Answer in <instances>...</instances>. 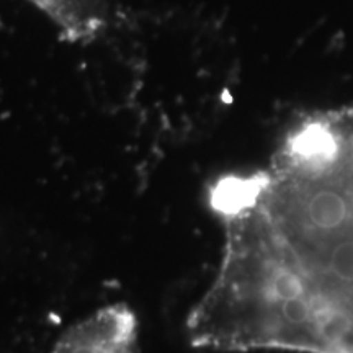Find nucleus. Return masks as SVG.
I'll list each match as a JSON object with an SVG mask.
<instances>
[{
    "label": "nucleus",
    "mask_w": 353,
    "mask_h": 353,
    "mask_svg": "<svg viewBox=\"0 0 353 353\" xmlns=\"http://www.w3.org/2000/svg\"><path fill=\"white\" fill-rule=\"evenodd\" d=\"M51 353H138V319L125 303L107 304L65 329Z\"/></svg>",
    "instance_id": "f257e3e1"
}]
</instances>
